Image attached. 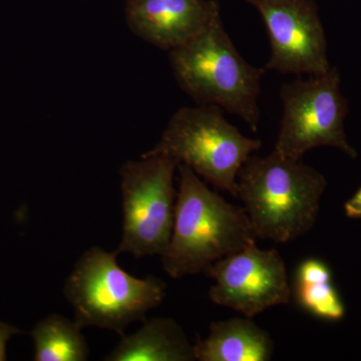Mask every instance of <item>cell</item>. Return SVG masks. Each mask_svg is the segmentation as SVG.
<instances>
[{"instance_id": "cell-1", "label": "cell", "mask_w": 361, "mask_h": 361, "mask_svg": "<svg viewBox=\"0 0 361 361\" xmlns=\"http://www.w3.org/2000/svg\"><path fill=\"white\" fill-rule=\"evenodd\" d=\"M178 171L174 225L161 255L164 270L174 279L205 272L257 239L243 207L225 200L185 164Z\"/></svg>"}, {"instance_id": "cell-2", "label": "cell", "mask_w": 361, "mask_h": 361, "mask_svg": "<svg viewBox=\"0 0 361 361\" xmlns=\"http://www.w3.org/2000/svg\"><path fill=\"white\" fill-rule=\"evenodd\" d=\"M236 196L256 238L288 243L312 229L326 188L324 176L301 159L273 149L251 155L237 176Z\"/></svg>"}, {"instance_id": "cell-3", "label": "cell", "mask_w": 361, "mask_h": 361, "mask_svg": "<svg viewBox=\"0 0 361 361\" xmlns=\"http://www.w3.org/2000/svg\"><path fill=\"white\" fill-rule=\"evenodd\" d=\"M169 59L178 85L195 103L219 106L257 132L261 82L267 70L247 63L220 16L187 44L169 51Z\"/></svg>"}, {"instance_id": "cell-4", "label": "cell", "mask_w": 361, "mask_h": 361, "mask_svg": "<svg viewBox=\"0 0 361 361\" xmlns=\"http://www.w3.org/2000/svg\"><path fill=\"white\" fill-rule=\"evenodd\" d=\"M116 251L99 247L85 251L66 279L63 294L80 327L96 326L123 336L126 327L145 322L167 294V284L156 276L137 278L118 266Z\"/></svg>"}, {"instance_id": "cell-5", "label": "cell", "mask_w": 361, "mask_h": 361, "mask_svg": "<svg viewBox=\"0 0 361 361\" xmlns=\"http://www.w3.org/2000/svg\"><path fill=\"white\" fill-rule=\"evenodd\" d=\"M261 146V140L242 134L219 106L198 104L176 111L159 142L145 154L185 164L206 183L235 197L240 169Z\"/></svg>"}, {"instance_id": "cell-6", "label": "cell", "mask_w": 361, "mask_h": 361, "mask_svg": "<svg viewBox=\"0 0 361 361\" xmlns=\"http://www.w3.org/2000/svg\"><path fill=\"white\" fill-rule=\"evenodd\" d=\"M178 165L170 157L145 153L140 160L123 164V234L116 253L142 258L166 250L174 225Z\"/></svg>"}, {"instance_id": "cell-7", "label": "cell", "mask_w": 361, "mask_h": 361, "mask_svg": "<svg viewBox=\"0 0 361 361\" xmlns=\"http://www.w3.org/2000/svg\"><path fill=\"white\" fill-rule=\"evenodd\" d=\"M283 115L274 151L286 158H302L318 147H334L355 158L344 130L348 103L341 92L336 68L320 75L298 77L280 89Z\"/></svg>"}, {"instance_id": "cell-8", "label": "cell", "mask_w": 361, "mask_h": 361, "mask_svg": "<svg viewBox=\"0 0 361 361\" xmlns=\"http://www.w3.org/2000/svg\"><path fill=\"white\" fill-rule=\"evenodd\" d=\"M205 273L215 282L209 289L211 301L246 317L284 305L290 299L283 258L276 249L258 248L256 242L216 261Z\"/></svg>"}, {"instance_id": "cell-9", "label": "cell", "mask_w": 361, "mask_h": 361, "mask_svg": "<svg viewBox=\"0 0 361 361\" xmlns=\"http://www.w3.org/2000/svg\"><path fill=\"white\" fill-rule=\"evenodd\" d=\"M262 16L270 42L265 68L297 77L330 70L326 37L313 0H246Z\"/></svg>"}, {"instance_id": "cell-10", "label": "cell", "mask_w": 361, "mask_h": 361, "mask_svg": "<svg viewBox=\"0 0 361 361\" xmlns=\"http://www.w3.org/2000/svg\"><path fill=\"white\" fill-rule=\"evenodd\" d=\"M220 16L208 0H128L126 18L140 39L165 51L187 44Z\"/></svg>"}, {"instance_id": "cell-11", "label": "cell", "mask_w": 361, "mask_h": 361, "mask_svg": "<svg viewBox=\"0 0 361 361\" xmlns=\"http://www.w3.org/2000/svg\"><path fill=\"white\" fill-rule=\"evenodd\" d=\"M273 353L269 334L246 316L211 323L208 336L194 343L199 361H267Z\"/></svg>"}, {"instance_id": "cell-12", "label": "cell", "mask_w": 361, "mask_h": 361, "mask_svg": "<svg viewBox=\"0 0 361 361\" xmlns=\"http://www.w3.org/2000/svg\"><path fill=\"white\" fill-rule=\"evenodd\" d=\"M120 342L106 361H192L194 344L190 342L179 323L172 318L145 320L144 325Z\"/></svg>"}, {"instance_id": "cell-13", "label": "cell", "mask_w": 361, "mask_h": 361, "mask_svg": "<svg viewBox=\"0 0 361 361\" xmlns=\"http://www.w3.org/2000/svg\"><path fill=\"white\" fill-rule=\"evenodd\" d=\"M82 327L65 316L51 314L37 323L30 336L35 361H85L90 349Z\"/></svg>"}, {"instance_id": "cell-14", "label": "cell", "mask_w": 361, "mask_h": 361, "mask_svg": "<svg viewBox=\"0 0 361 361\" xmlns=\"http://www.w3.org/2000/svg\"><path fill=\"white\" fill-rule=\"evenodd\" d=\"M331 280V272L322 261L304 260L297 269L294 284L299 305L316 317L341 319L345 310Z\"/></svg>"}, {"instance_id": "cell-15", "label": "cell", "mask_w": 361, "mask_h": 361, "mask_svg": "<svg viewBox=\"0 0 361 361\" xmlns=\"http://www.w3.org/2000/svg\"><path fill=\"white\" fill-rule=\"evenodd\" d=\"M20 334V330L0 322V361L6 360V344L11 341V337Z\"/></svg>"}, {"instance_id": "cell-16", "label": "cell", "mask_w": 361, "mask_h": 361, "mask_svg": "<svg viewBox=\"0 0 361 361\" xmlns=\"http://www.w3.org/2000/svg\"><path fill=\"white\" fill-rule=\"evenodd\" d=\"M344 209H345V213L348 217L355 218V219H361V206H344Z\"/></svg>"}, {"instance_id": "cell-17", "label": "cell", "mask_w": 361, "mask_h": 361, "mask_svg": "<svg viewBox=\"0 0 361 361\" xmlns=\"http://www.w3.org/2000/svg\"><path fill=\"white\" fill-rule=\"evenodd\" d=\"M345 206L348 207H357L361 206V187L358 189V191L353 195V198L350 200L346 202Z\"/></svg>"}]
</instances>
